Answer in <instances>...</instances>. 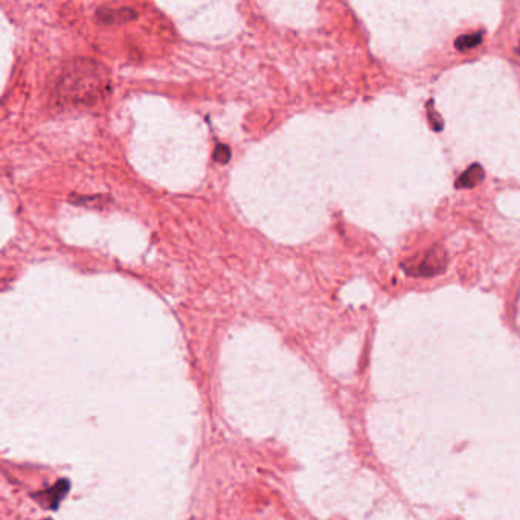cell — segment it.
<instances>
[{"label":"cell","instance_id":"5b68a950","mask_svg":"<svg viewBox=\"0 0 520 520\" xmlns=\"http://www.w3.org/2000/svg\"><path fill=\"white\" fill-rule=\"evenodd\" d=\"M485 177V171L479 165V163H474L470 168H467L461 176H459L455 182V186L459 189H465V188H474L479 184H482V180Z\"/></svg>","mask_w":520,"mask_h":520},{"label":"cell","instance_id":"52a82bcc","mask_svg":"<svg viewBox=\"0 0 520 520\" xmlns=\"http://www.w3.org/2000/svg\"><path fill=\"white\" fill-rule=\"evenodd\" d=\"M214 159L220 163H226L231 159V150L226 145H217L215 153H214Z\"/></svg>","mask_w":520,"mask_h":520},{"label":"cell","instance_id":"6da1fadb","mask_svg":"<svg viewBox=\"0 0 520 520\" xmlns=\"http://www.w3.org/2000/svg\"><path fill=\"white\" fill-rule=\"evenodd\" d=\"M110 88V75L101 63L76 58L60 69L55 78L54 98L57 106L80 107L98 102Z\"/></svg>","mask_w":520,"mask_h":520},{"label":"cell","instance_id":"7a4b0ae2","mask_svg":"<svg viewBox=\"0 0 520 520\" xmlns=\"http://www.w3.org/2000/svg\"><path fill=\"white\" fill-rule=\"evenodd\" d=\"M447 267V254L441 247H430L423 255L404 267V271L412 276H423V278H429V276H435L443 273Z\"/></svg>","mask_w":520,"mask_h":520},{"label":"cell","instance_id":"ba28073f","mask_svg":"<svg viewBox=\"0 0 520 520\" xmlns=\"http://www.w3.org/2000/svg\"><path fill=\"white\" fill-rule=\"evenodd\" d=\"M429 110H427V114H429V119H430V123H432V127L433 128H435L437 130V132H439V130H443V119H441L439 116H438V114H437V111H435V109H432V101L429 102Z\"/></svg>","mask_w":520,"mask_h":520},{"label":"cell","instance_id":"9c48e42d","mask_svg":"<svg viewBox=\"0 0 520 520\" xmlns=\"http://www.w3.org/2000/svg\"><path fill=\"white\" fill-rule=\"evenodd\" d=\"M516 52H517V54H519V55H520V45H519V48H517V49H516Z\"/></svg>","mask_w":520,"mask_h":520},{"label":"cell","instance_id":"3957f363","mask_svg":"<svg viewBox=\"0 0 520 520\" xmlns=\"http://www.w3.org/2000/svg\"><path fill=\"white\" fill-rule=\"evenodd\" d=\"M137 17V13L133 8L123 6V8H110V6H101L95 13V19L102 25H119L125 23L130 20H135Z\"/></svg>","mask_w":520,"mask_h":520},{"label":"cell","instance_id":"8992f818","mask_svg":"<svg viewBox=\"0 0 520 520\" xmlns=\"http://www.w3.org/2000/svg\"><path fill=\"white\" fill-rule=\"evenodd\" d=\"M484 40V32L479 31V32H474V34H464V36L458 37L456 41H455V48L458 50H469V49H474L476 46H479L481 43Z\"/></svg>","mask_w":520,"mask_h":520},{"label":"cell","instance_id":"277c9868","mask_svg":"<svg viewBox=\"0 0 520 520\" xmlns=\"http://www.w3.org/2000/svg\"><path fill=\"white\" fill-rule=\"evenodd\" d=\"M69 491V482L64 479V481H58V484L55 485L54 488H50L45 493H40V495L37 496L40 504L45 507V508H52L55 509L60 504V500H62L64 498L66 493Z\"/></svg>","mask_w":520,"mask_h":520}]
</instances>
